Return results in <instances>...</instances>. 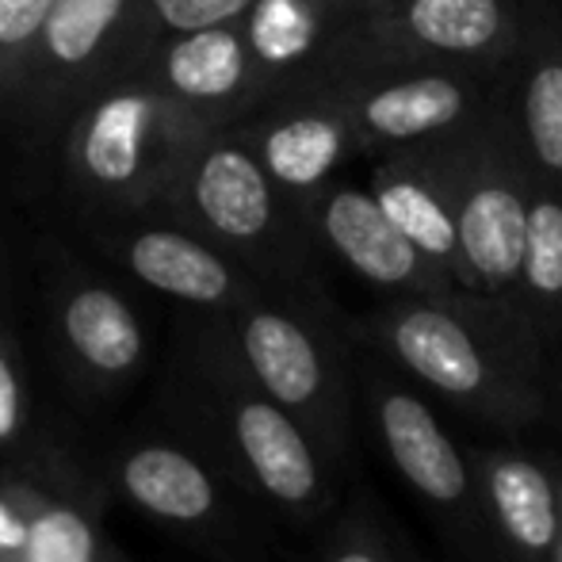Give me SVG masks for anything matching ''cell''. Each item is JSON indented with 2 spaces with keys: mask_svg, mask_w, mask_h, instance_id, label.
<instances>
[{
  "mask_svg": "<svg viewBox=\"0 0 562 562\" xmlns=\"http://www.w3.org/2000/svg\"><path fill=\"white\" fill-rule=\"evenodd\" d=\"M352 20V0H252L237 15V27L268 97H276L288 85L306 81Z\"/></svg>",
  "mask_w": 562,
  "mask_h": 562,
  "instance_id": "ffe728a7",
  "label": "cell"
},
{
  "mask_svg": "<svg viewBox=\"0 0 562 562\" xmlns=\"http://www.w3.org/2000/svg\"><path fill=\"white\" fill-rule=\"evenodd\" d=\"M306 81L326 85L329 97L345 108L363 157H386L451 138L471 126L482 108V81L467 69L394 66L318 74Z\"/></svg>",
  "mask_w": 562,
  "mask_h": 562,
  "instance_id": "4fadbf2b",
  "label": "cell"
},
{
  "mask_svg": "<svg viewBox=\"0 0 562 562\" xmlns=\"http://www.w3.org/2000/svg\"><path fill=\"white\" fill-rule=\"evenodd\" d=\"M437 146L451 184L467 291L513 299L520 276V245H525L528 180H532L520 142L509 134V126L474 119Z\"/></svg>",
  "mask_w": 562,
  "mask_h": 562,
  "instance_id": "30bf717a",
  "label": "cell"
},
{
  "mask_svg": "<svg viewBox=\"0 0 562 562\" xmlns=\"http://www.w3.org/2000/svg\"><path fill=\"white\" fill-rule=\"evenodd\" d=\"M517 142L528 169L562 188V46L540 43L520 74Z\"/></svg>",
  "mask_w": 562,
  "mask_h": 562,
  "instance_id": "7402d4cb",
  "label": "cell"
},
{
  "mask_svg": "<svg viewBox=\"0 0 562 562\" xmlns=\"http://www.w3.org/2000/svg\"><path fill=\"white\" fill-rule=\"evenodd\" d=\"M134 74L207 126H234L268 100V85L237 20L161 38L142 54Z\"/></svg>",
  "mask_w": 562,
  "mask_h": 562,
  "instance_id": "e0dca14e",
  "label": "cell"
},
{
  "mask_svg": "<svg viewBox=\"0 0 562 562\" xmlns=\"http://www.w3.org/2000/svg\"><path fill=\"white\" fill-rule=\"evenodd\" d=\"M8 326V276L4 268H0V329Z\"/></svg>",
  "mask_w": 562,
  "mask_h": 562,
  "instance_id": "4316f807",
  "label": "cell"
},
{
  "mask_svg": "<svg viewBox=\"0 0 562 562\" xmlns=\"http://www.w3.org/2000/svg\"><path fill=\"white\" fill-rule=\"evenodd\" d=\"M142 0H54L4 115L27 142H50L97 89L134 74Z\"/></svg>",
  "mask_w": 562,
  "mask_h": 562,
  "instance_id": "ba28073f",
  "label": "cell"
},
{
  "mask_svg": "<svg viewBox=\"0 0 562 562\" xmlns=\"http://www.w3.org/2000/svg\"><path fill=\"white\" fill-rule=\"evenodd\" d=\"M303 226L311 241H318L348 272H356L371 288L386 291L391 299H440L451 291H463L414 241L398 234V226L383 215V207L371 200L368 188L329 180L318 192V200L306 207Z\"/></svg>",
  "mask_w": 562,
  "mask_h": 562,
  "instance_id": "2e32d148",
  "label": "cell"
},
{
  "mask_svg": "<svg viewBox=\"0 0 562 562\" xmlns=\"http://www.w3.org/2000/svg\"><path fill=\"white\" fill-rule=\"evenodd\" d=\"M414 562H429V559H422V555H414Z\"/></svg>",
  "mask_w": 562,
  "mask_h": 562,
  "instance_id": "1f68e13d",
  "label": "cell"
},
{
  "mask_svg": "<svg viewBox=\"0 0 562 562\" xmlns=\"http://www.w3.org/2000/svg\"><path fill=\"white\" fill-rule=\"evenodd\" d=\"M100 562H134V559H126L123 551L115 548V540H112V543H108V551H104V559H100Z\"/></svg>",
  "mask_w": 562,
  "mask_h": 562,
  "instance_id": "83f0119b",
  "label": "cell"
},
{
  "mask_svg": "<svg viewBox=\"0 0 562 562\" xmlns=\"http://www.w3.org/2000/svg\"><path fill=\"white\" fill-rule=\"evenodd\" d=\"M356 383L386 463L425 505L440 536L463 562H494L471 448L451 437L417 386L375 356L356 371Z\"/></svg>",
  "mask_w": 562,
  "mask_h": 562,
  "instance_id": "8992f818",
  "label": "cell"
},
{
  "mask_svg": "<svg viewBox=\"0 0 562 562\" xmlns=\"http://www.w3.org/2000/svg\"><path fill=\"white\" fill-rule=\"evenodd\" d=\"M559 409H562V379H559Z\"/></svg>",
  "mask_w": 562,
  "mask_h": 562,
  "instance_id": "4dcf8cb0",
  "label": "cell"
},
{
  "mask_svg": "<svg viewBox=\"0 0 562 562\" xmlns=\"http://www.w3.org/2000/svg\"><path fill=\"white\" fill-rule=\"evenodd\" d=\"M157 215L177 218L288 295L326 299L314 280L311 234L229 126H203L177 165Z\"/></svg>",
  "mask_w": 562,
  "mask_h": 562,
  "instance_id": "3957f363",
  "label": "cell"
},
{
  "mask_svg": "<svg viewBox=\"0 0 562 562\" xmlns=\"http://www.w3.org/2000/svg\"><path fill=\"white\" fill-rule=\"evenodd\" d=\"M54 0H0V115L20 85Z\"/></svg>",
  "mask_w": 562,
  "mask_h": 562,
  "instance_id": "484cf974",
  "label": "cell"
},
{
  "mask_svg": "<svg viewBox=\"0 0 562 562\" xmlns=\"http://www.w3.org/2000/svg\"><path fill=\"white\" fill-rule=\"evenodd\" d=\"M513 303L543 337L562 329V188L532 172L525 203V245Z\"/></svg>",
  "mask_w": 562,
  "mask_h": 562,
  "instance_id": "44dd1931",
  "label": "cell"
},
{
  "mask_svg": "<svg viewBox=\"0 0 562 562\" xmlns=\"http://www.w3.org/2000/svg\"><path fill=\"white\" fill-rule=\"evenodd\" d=\"M252 0H142V31H138V58L154 43L184 31H200L211 23H229L249 8ZM138 66V61H134Z\"/></svg>",
  "mask_w": 562,
  "mask_h": 562,
  "instance_id": "d4e9b609",
  "label": "cell"
},
{
  "mask_svg": "<svg viewBox=\"0 0 562 562\" xmlns=\"http://www.w3.org/2000/svg\"><path fill=\"white\" fill-rule=\"evenodd\" d=\"M35 394H31V371L23 356V340L8 322L0 329V463L23 456L38 445L35 432Z\"/></svg>",
  "mask_w": 562,
  "mask_h": 562,
  "instance_id": "cb8c5ba5",
  "label": "cell"
},
{
  "mask_svg": "<svg viewBox=\"0 0 562 562\" xmlns=\"http://www.w3.org/2000/svg\"><path fill=\"white\" fill-rule=\"evenodd\" d=\"M104 494L66 451L38 440L0 463V562H100Z\"/></svg>",
  "mask_w": 562,
  "mask_h": 562,
  "instance_id": "7c38bea8",
  "label": "cell"
},
{
  "mask_svg": "<svg viewBox=\"0 0 562 562\" xmlns=\"http://www.w3.org/2000/svg\"><path fill=\"white\" fill-rule=\"evenodd\" d=\"M215 318L252 383L288 409L340 471H352L356 368L326 299L268 288Z\"/></svg>",
  "mask_w": 562,
  "mask_h": 562,
  "instance_id": "277c9868",
  "label": "cell"
},
{
  "mask_svg": "<svg viewBox=\"0 0 562 562\" xmlns=\"http://www.w3.org/2000/svg\"><path fill=\"white\" fill-rule=\"evenodd\" d=\"M104 482L131 509L165 525L184 543L226 562H252L260 555L257 517L265 513L177 432H138L119 440L108 456Z\"/></svg>",
  "mask_w": 562,
  "mask_h": 562,
  "instance_id": "52a82bcc",
  "label": "cell"
},
{
  "mask_svg": "<svg viewBox=\"0 0 562 562\" xmlns=\"http://www.w3.org/2000/svg\"><path fill=\"white\" fill-rule=\"evenodd\" d=\"M520 12L525 0H386L348 23L311 77L394 66L482 74L517 46Z\"/></svg>",
  "mask_w": 562,
  "mask_h": 562,
  "instance_id": "9c48e42d",
  "label": "cell"
},
{
  "mask_svg": "<svg viewBox=\"0 0 562 562\" xmlns=\"http://www.w3.org/2000/svg\"><path fill=\"white\" fill-rule=\"evenodd\" d=\"M157 414L265 517L295 532H318L345 497V471L252 383L215 314L180 326Z\"/></svg>",
  "mask_w": 562,
  "mask_h": 562,
  "instance_id": "6da1fadb",
  "label": "cell"
},
{
  "mask_svg": "<svg viewBox=\"0 0 562 562\" xmlns=\"http://www.w3.org/2000/svg\"><path fill=\"white\" fill-rule=\"evenodd\" d=\"M345 337L479 425L520 432L551 409L543 334L513 299L394 295Z\"/></svg>",
  "mask_w": 562,
  "mask_h": 562,
  "instance_id": "7a4b0ae2",
  "label": "cell"
},
{
  "mask_svg": "<svg viewBox=\"0 0 562 562\" xmlns=\"http://www.w3.org/2000/svg\"><path fill=\"white\" fill-rule=\"evenodd\" d=\"M203 126L154 81L123 74L92 92L61 126L66 184L97 215L161 211L180 157Z\"/></svg>",
  "mask_w": 562,
  "mask_h": 562,
  "instance_id": "5b68a950",
  "label": "cell"
},
{
  "mask_svg": "<svg viewBox=\"0 0 562 562\" xmlns=\"http://www.w3.org/2000/svg\"><path fill=\"white\" fill-rule=\"evenodd\" d=\"M494 562H551L562 528V456L525 445L471 448Z\"/></svg>",
  "mask_w": 562,
  "mask_h": 562,
  "instance_id": "ac0fdd59",
  "label": "cell"
},
{
  "mask_svg": "<svg viewBox=\"0 0 562 562\" xmlns=\"http://www.w3.org/2000/svg\"><path fill=\"white\" fill-rule=\"evenodd\" d=\"M314 536V562H414V548L383 520L371 490L340 502Z\"/></svg>",
  "mask_w": 562,
  "mask_h": 562,
  "instance_id": "603a6c76",
  "label": "cell"
},
{
  "mask_svg": "<svg viewBox=\"0 0 562 562\" xmlns=\"http://www.w3.org/2000/svg\"><path fill=\"white\" fill-rule=\"evenodd\" d=\"M46 322L61 375L85 402H115L149 363V334L134 303L89 265L54 252L46 268Z\"/></svg>",
  "mask_w": 562,
  "mask_h": 562,
  "instance_id": "8fae6325",
  "label": "cell"
},
{
  "mask_svg": "<svg viewBox=\"0 0 562 562\" xmlns=\"http://www.w3.org/2000/svg\"><path fill=\"white\" fill-rule=\"evenodd\" d=\"M229 131L257 157V165L299 218L340 165L360 154L345 108L318 81L288 85L245 119H237Z\"/></svg>",
  "mask_w": 562,
  "mask_h": 562,
  "instance_id": "9a60e30c",
  "label": "cell"
},
{
  "mask_svg": "<svg viewBox=\"0 0 562 562\" xmlns=\"http://www.w3.org/2000/svg\"><path fill=\"white\" fill-rule=\"evenodd\" d=\"M368 192L383 207V215L398 226V234L414 241L440 272H448L467 291L456 211H451V184L437 142L379 157L371 165Z\"/></svg>",
  "mask_w": 562,
  "mask_h": 562,
  "instance_id": "d6986e66",
  "label": "cell"
},
{
  "mask_svg": "<svg viewBox=\"0 0 562 562\" xmlns=\"http://www.w3.org/2000/svg\"><path fill=\"white\" fill-rule=\"evenodd\" d=\"M551 562H562V528H559V543H555V559Z\"/></svg>",
  "mask_w": 562,
  "mask_h": 562,
  "instance_id": "f546056e",
  "label": "cell"
},
{
  "mask_svg": "<svg viewBox=\"0 0 562 562\" xmlns=\"http://www.w3.org/2000/svg\"><path fill=\"white\" fill-rule=\"evenodd\" d=\"M379 4H386V0H352V8H356V15H363V12H371V8H379Z\"/></svg>",
  "mask_w": 562,
  "mask_h": 562,
  "instance_id": "f1b7e54d",
  "label": "cell"
},
{
  "mask_svg": "<svg viewBox=\"0 0 562 562\" xmlns=\"http://www.w3.org/2000/svg\"><path fill=\"white\" fill-rule=\"evenodd\" d=\"M89 241L142 288L195 314H226L268 291L229 252L157 211L100 215L89 226Z\"/></svg>",
  "mask_w": 562,
  "mask_h": 562,
  "instance_id": "5bb4252c",
  "label": "cell"
}]
</instances>
